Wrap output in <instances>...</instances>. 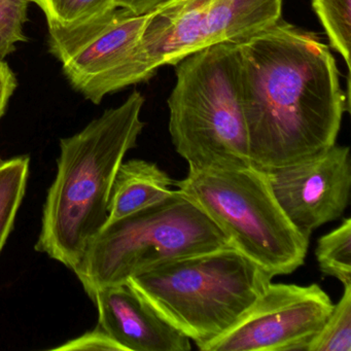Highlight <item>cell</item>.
<instances>
[{
  "instance_id": "6da1fadb",
  "label": "cell",
  "mask_w": 351,
  "mask_h": 351,
  "mask_svg": "<svg viewBox=\"0 0 351 351\" xmlns=\"http://www.w3.org/2000/svg\"><path fill=\"white\" fill-rule=\"evenodd\" d=\"M236 45L252 167L271 171L336 145L349 100L328 47L282 19Z\"/></svg>"
},
{
  "instance_id": "7a4b0ae2",
  "label": "cell",
  "mask_w": 351,
  "mask_h": 351,
  "mask_svg": "<svg viewBox=\"0 0 351 351\" xmlns=\"http://www.w3.org/2000/svg\"><path fill=\"white\" fill-rule=\"evenodd\" d=\"M145 97L134 91L83 130L60 141L36 250L73 271L108 223L110 191L125 156L145 128Z\"/></svg>"
},
{
  "instance_id": "3957f363",
  "label": "cell",
  "mask_w": 351,
  "mask_h": 351,
  "mask_svg": "<svg viewBox=\"0 0 351 351\" xmlns=\"http://www.w3.org/2000/svg\"><path fill=\"white\" fill-rule=\"evenodd\" d=\"M176 66L168 129L189 171L252 167L237 45L208 47Z\"/></svg>"
},
{
  "instance_id": "277c9868",
  "label": "cell",
  "mask_w": 351,
  "mask_h": 351,
  "mask_svg": "<svg viewBox=\"0 0 351 351\" xmlns=\"http://www.w3.org/2000/svg\"><path fill=\"white\" fill-rule=\"evenodd\" d=\"M272 279L227 246L159 265L127 282L202 351L240 319Z\"/></svg>"
},
{
  "instance_id": "5b68a950",
  "label": "cell",
  "mask_w": 351,
  "mask_h": 351,
  "mask_svg": "<svg viewBox=\"0 0 351 351\" xmlns=\"http://www.w3.org/2000/svg\"><path fill=\"white\" fill-rule=\"evenodd\" d=\"M232 245L221 228L180 190L117 221H108L73 270L86 293L127 282L159 265Z\"/></svg>"
},
{
  "instance_id": "8992f818",
  "label": "cell",
  "mask_w": 351,
  "mask_h": 351,
  "mask_svg": "<svg viewBox=\"0 0 351 351\" xmlns=\"http://www.w3.org/2000/svg\"><path fill=\"white\" fill-rule=\"evenodd\" d=\"M174 184L221 228L234 247L273 277L291 274L305 262L310 238L287 219L265 172L254 167L189 171Z\"/></svg>"
},
{
  "instance_id": "52a82bcc",
  "label": "cell",
  "mask_w": 351,
  "mask_h": 351,
  "mask_svg": "<svg viewBox=\"0 0 351 351\" xmlns=\"http://www.w3.org/2000/svg\"><path fill=\"white\" fill-rule=\"evenodd\" d=\"M282 0H167L147 14L137 57L143 82L203 49L238 44L281 19Z\"/></svg>"
},
{
  "instance_id": "ba28073f",
  "label": "cell",
  "mask_w": 351,
  "mask_h": 351,
  "mask_svg": "<svg viewBox=\"0 0 351 351\" xmlns=\"http://www.w3.org/2000/svg\"><path fill=\"white\" fill-rule=\"evenodd\" d=\"M147 14L116 8L71 27L48 25L50 53L73 89L94 104L143 82L137 49Z\"/></svg>"
},
{
  "instance_id": "9c48e42d",
  "label": "cell",
  "mask_w": 351,
  "mask_h": 351,
  "mask_svg": "<svg viewBox=\"0 0 351 351\" xmlns=\"http://www.w3.org/2000/svg\"><path fill=\"white\" fill-rule=\"evenodd\" d=\"M334 307L316 283H273L225 334L202 351L306 350Z\"/></svg>"
},
{
  "instance_id": "30bf717a",
  "label": "cell",
  "mask_w": 351,
  "mask_h": 351,
  "mask_svg": "<svg viewBox=\"0 0 351 351\" xmlns=\"http://www.w3.org/2000/svg\"><path fill=\"white\" fill-rule=\"evenodd\" d=\"M279 206L307 238L344 215L351 194L350 149L334 145L322 153L265 172Z\"/></svg>"
},
{
  "instance_id": "8fae6325",
  "label": "cell",
  "mask_w": 351,
  "mask_h": 351,
  "mask_svg": "<svg viewBox=\"0 0 351 351\" xmlns=\"http://www.w3.org/2000/svg\"><path fill=\"white\" fill-rule=\"evenodd\" d=\"M92 301L98 324L125 351H189L191 340L164 319L130 283L108 285Z\"/></svg>"
},
{
  "instance_id": "7c38bea8",
  "label": "cell",
  "mask_w": 351,
  "mask_h": 351,
  "mask_svg": "<svg viewBox=\"0 0 351 351\" xmlns=\"http://www.w3.org/2000/svg\"><path fill=\"white\" fill-rule=\"evenodd\" d=\"M174 182L154 162L123 161L110 191L108 221H117L167 198Z\"/></svg>"
},
{
  "instance_id": "4fadbf2b",
  "label": "cell",
  "mask_w": 351,
  "mask_h": 351,
  "mask_svg": "<svg viewBox=\"0 0 351 351\" xmlns=\"http://www.w3.org/2000/svg\"><path fill=\"white\" fill-rule=\"evenodd\" d=\"M30 157L5 159L0 155V254L3 252L23 202L29 178Z\"/></svg>"
},
{
  "instance_id": "5bb4252c",
  "label": "cell",
  "mask_w": 351,
  "mask_h": 351,
  "mask_svg": "<svg viewBox=\"0 0 351 351\" xmlns=\"http://www.w3.org/2000/svg\"><path fill=\"white\" fill-rule=\"evenodd\" d=\"M316 261L322 274L338 279L343 287L351 285V219L318 239Z\"/></svg>"
},
{
  "instance_id": "9a60e30c",
  "label": "cell",
  "mask_w": 351,
  "mask_h": 351,
  "mask_svg": "<svg viewBox=\"0 0 351 351\" xmlns=\"http://www.w3.org/2000/svg\"><path fill=\"white\" fill-rule=\"evenodd\" d=\"M46 16L48 25L71 27L118 8L117 0H32Z\"/></svg>"
},
{
  "instance_id": "2e32d148",
  "label": "cell",
  "mask_w": 351,
  "mask_h": 351,
  "mask_svg": "<svg viewBox=\"0 0 351 351\" xmlns=\"http://www.w3.org/2000/svg\"><path fill=\"white\" fill-rule=\"evenodd\" d=\"M308 346L307 351H351V285Z\"/></svg>"
},
{
  "instance_id": "e0dca14e",
  "label": "cell",
  "mask_w": 351,
  "mask_h": 351,
  "mask_svg": "<svg viewBox=\"0 0 351 351\" xmlns=\"http://www.w3.org/2000/svg\"><path fill=\"white\" fill-rule=\"evenodd\" d=\"M330 46L350 69L351 0H312Z\"/></svg>"
},
{
  "instance_id": "ac0fdd59",
  "label": "cell",
  "mask_w": 351,
  "mask_h": 351,
  "mask_svg": "<svg viewBox=\"0 0 351 351\" xmlns=\"http://www.w3.org/2000/svg\"><path fill=\"white\" fill-rule=\"evenodd\" d=\"M32 0H0V44L8 54L16 51V45L27 42L24 25Z\"/></svg>"
},
{
  "instance_id": "d6986e66",
  "label": "cell",
  "mask_w": 351,
  "mask_h": 351,
  "mask_svg": "<svg viewBox=\"0 0 351 351\" xmlns=\"http://www.w3.org/2000/svg\"><path fill=\"white\" fill-rule=\"evenodd\" d=\"M58 351H125L99 324L95 328L86 332L73 340L55 347Z\"/></svg>"
},
{
  "instance_id": "ffe728a7",
  "label": "cell",
  "mask_w": 351,
  "mask_h": 351,
  "mask_svg": "<svg viewBox=\"0 0 351 351\" xmlns=\"http://www.w3.org/2000/svg\"><path fill=\"white\" fill-rule=\"evenodd\" d=\"M17 87L18 80L13 69L5 60H0V119L5 114Z\"/></svg>"
},
{
  "instance_id": "44dd1931",
  "label": "cell",
  "mask_w": 351,
  "mask_h": 351,
  "mask_svg": "<svg viewBox=\"0 0 351 351\" xmlns=\"http://www.w3.org/2000/svg\"><path fill=\"white\" fill-rule=\"evenodd\" d=\"M167 0H117L118 8L130 10L136 15H145Z\"/></svg>"
},
{
  "instance_id": "7402d4cb",
  "label": "cell",
  "mask_w": 351,
  "mask_h": 351,
  "mask_svg": "<svg viewBox=\"0 0 351 351\" xmlns=\"http://www.w3.org/2000/svg\"><path fill=\"white\" fill-rule=\"evenodd\" d=\"M9 56L5 49L3 48V45L0 44V60H5L7 57Z\"/></svg>"
}]
</instances>
